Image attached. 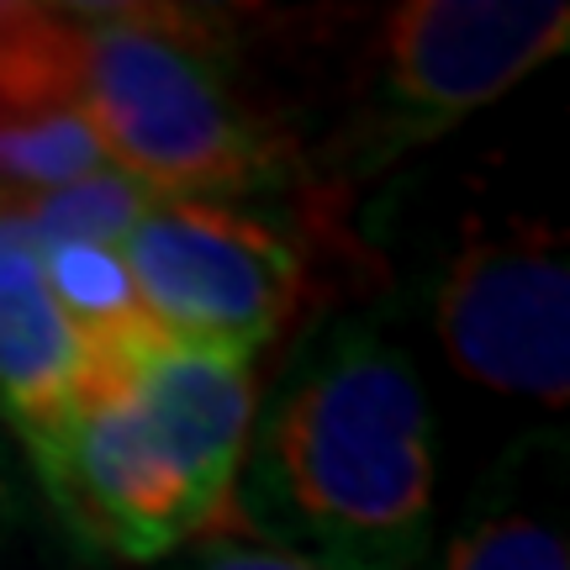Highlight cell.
I'll return each instance as SVG.
<instances>
[{
	"label": "cell",
	"mask_w": 570,
	"mask_h": 570,
	"mask_svg": "<svg viewBox=\"0 0 570 570\" xmlns=\"http://www.w3.org/2000/svg\"><path fill=\"white\" fill-rule=\"evenodd\" d=\"M233 523L317 570H423L433 412L407 354L365 323L333 327L248 433Z\"/></svg>",
	"instance_id": "1"
},
{
	"label": "cell",
	"mask_w": 570,
	"mask_h": 570,
	"mask_svg": "<svg viewBox=\"0 0 570 570\" xmlns=\"http://www.w3.org/2000/svg\"><path fill=\"white\" fill-rule=\"evenodd\" d=\"M254 433L244 354L175 338L90 348L48 497L127 560H164L233 529V487Z\"/></svg>",
	"instance_id": "2"
},
{
	"label": "cell",
	"mask_w": 570,
	"mask_h": 570,
	"mask_svg": "<svg viewBox=\"0 0 570 570\" xmlns=\"http://www.w3.org/2000/svg\"><path fill=\"white\" fill-rule=\"evenodd\" d=\"M80 106L106 164L159 202L254 196L291 169V148L244 96L212 17L175 6H85Z\"/></svg>",
	"instance_id": "3"
},
{
	"label": "cell",
	"mask_w": 570,
	"mask_h": 570,
	"mask_svg": "<svg viewBox=\"0 0 570 570\" xmlns=\"http://www.w3.org/2000/svg\"><path fill=\"white\" fill-rule=\"evenodd\" d=\"M570 42L560 0H407L386 11L360 69L344 159L375 175L502 101Z\"/></svg>",
	"instance_id": "4"
},
{
	"label": "cell",
	"mask_w": 570,
	"mask_h": 570,
	"mask_svg": "<svg viewBox=\"0 0 570 570\" xmlns=\"http://www.w3.org/2000/svg\"><path fill=\"white\" fill-rule=\"evenodd\" d=\"M159 338L254 360L306 291L302 248L223 202H159L122 248Z\"/></svg>",
	"instance_id": "5"
},
{
	"label": "cell",
	"mask_w": 570,
	"mask_h": 570,
	"mask_svg": "<svg viewBox=\"0 0 570 570\" xmlns=\"http://www.w3.org/2000/svg\"><path fill=\"white\" fill-rule=\"evenodd\" d=\"M449 365L475 386L566 407L570 269L550 227L470 238L433 302Z\"/></svg>",
	"instance_id": "6"
},
{
	"label": "cell",
	"mask_w": 570,
	"mask_h": 570,
	"mask_svg": "<svg viewBox=\"0 0 570 570\" xmlns=\"http://www.w3.org/2000/svg\"><path fill=\"white\" fill-rule=\"evenodd\" d=\"M90 348L59 312L42 281V254L21 206L0 212V417L11 428L42 487L63 460Z\"/></svg>",
	"instance_id": "7"
},
{
	"label": "cell",
	"mask_w": 570,
	"mask_h": 570,
	"mask_svg": "<svg viewBox=\"0 0 570 570\" xmlns=\"http://www.w3.org/2000/svg\"><path fill=\"white\" fill-rule=\"evenodd\" d=\"M42 281L53 291L59 312L69 317V327L85 338V348H122L132 338L154 333L122 248H96V244L42 248Z\"/></svg>",
	"instance_id": "8"
},
{
	"label": "cell",
	"mask_w": 570,
	"mask_h": 570,
	"mask_svg": "<svg viewBox=\"0 0 570 570\" xmlns=\"http://www.w3.org/2000/svg\"><path fill=\"white\" fill-rule=\"evenodd\" d=\"M159 206V196L138 185L122 169H96L85 180L63 185V190H48L38 202L21 206L27 217V233L32 244L59 248V244H96V248H127V238L138 233V223Z\"/></svg>",
	"instance_id": "9"
},
{
	"label": "cell",
	"mask_w": 570,
	"mask_h": 570,
	"mask_svg": "<svg viewBox=\"0 0 570 570\" xmlns=\"http://www.w3.org/2000/svg\"><path fill=\"white\" fill-rule=\"evenodd\" d=\"M444 570H570V560L566 539L544 529L539 518L502 512L460 533L444 554Z\"/></svg>",
	"instance_id": "10"
},
{
	"label": "cell",
	"mask_w": 570,
	"mask_h": 570,
	"mask_svg": "<svg viewBox=\"0 0 570 570\" xmlns=\"http://www.w3.org/2000/svg\"><path fill=\"white\" fill-rule=\"evenodd\" d=\"M180 570H317L312 560H296L269 544H238V539H206Z\"/></svg>",
	"instance_id": "11"
},
{
	"label": "cell",
	"mask_w": 570,
	"mask_h": 570,
	"mask_svg": "<svg viewBox=\"0 0 570 570\" xmlns=\"http://www.w3.org/2000/svg\"><path fill=\"white\" fill-rule=\"evenodd\" d=\"M11 481H17V449H11V428H6V417H0V512L11 508Z\"/></svg>",
	"instance_id": "12"
},
{
	"label": "cell",
	"mask_w": 570,
	"mask_h": 570,
	"mask_svg": "<svg viewBox=\"0 0 570 570\" xmlns=\"http://www.w3.org/2000/svg\"><path fill=\"white\" fill-rule=\"evenodd\" d=\"M6 17H11V0H6V6H0V27H6Z\"/></svg>",
	"instance_id": "13"
},
{
	"label": "cell",
	"mask_w": 570,
	"mask_h": 570,
	"mask_svg": "<svg viewBox=\"0 0 570 570\" xmlns=\"http://www.w3.org/2000/svg\"><path fill=\"white\" fill-rule=\"evenodd\" d=\"M6 206H11V196H6V185H0V212H6Z\"/></svg>",
	"instance_id": "14"
}]
</instances>
